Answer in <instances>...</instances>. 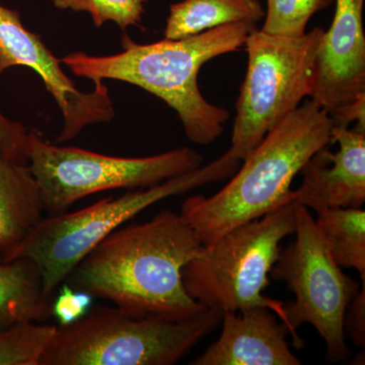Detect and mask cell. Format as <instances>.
Segmentation results:
<instances>
[{
  "label": "cell",
  "mask_w": 365,
  "mask_h": 365,
  "mask_svg": "<svg viewBox=\"0 0 365 365\" xmlns=\"http://www.w3.org/2000/svg\"><path fill=\"white\" fill-rule=\"evenodd\" d=\"M297 206L292 194L287 202L204 246L182 271L190 297L222 313L268 307L285 324V302L266 297L263 292L279 258L281 242L294 234Z\"/></svg>",
  "instance_id": "obj_6"
},
{
  "label": "cell",
  "mask_w": 365,
  "mask_h": 365,
  "mask_svg": "<svg viewBox=\"0 0 365 365\" xmlns=\"http://www.w3.org/2000/svg\"><path fill=\"white\" fill-rule=\"evenodd\" d=\"M265 307L223 312L220 338L192 365H300L287 326Z\"/></svg>",
  "instance_id": "obj_13"
},
{
  "label": "cell",
  "mask_w": 365,
  "mask_h": 365,
  "mask_svg": "<svg viewBox=\"0 0 365 365\" xmlns=\"http://www.w3.org/2000/svg\"><path fill=\"white\" fill-rule=\"evenodd\" d=\"M332 131V118L309 98L266 134L220 191L185 200L181 213L203 246L289 201L295 176L333 144Z\"/></svg>",
  "instance_id": "obj_3"
},
{
  "label": "cell",
  "mask_w": 365,
  "mask_h": 365,
  "mask_svg": "<svg viewBox=\"0 0 365 365\" xmlns=\"http://www.w3.org/2000/svg\"><path fill=\"white\" fill-rule=\"evenodd\" d=\"M240 163L227 151L207 165L146 190L108 197L73 212L44 216L9 261L28 258L35 262L46 294L53 297L79 262L125 222L163 199L232 177Z\"/></svg>",
  "instance_id": "obj_5"
},
{
  "label": "cell",
  "mask_w": 365,
  "mask_h": 365,
  "mask_svg": "<svg viewBox=\"0 0 365 365\" xmlns=\"http://www.w3.org/2000/svg\"><path fill=\"white\" fill-rule=\"evenodd\" d=\"M53 6L61 11L86 13L93 19L97 28L108 21L116 24L121 30L129 26L141 28L145 13L146 0H50Z\"/></svg>",
  "instance_id": "obj_20"
},
{
  "label": "cell",
  "mask_w": 365,
  "mask_h": 365,
  "mask_svg": "<svg viewBox=\"0 0 365 365\" xmlns=\"http://www.w3.org/2000/svg\"><path fill=\"white\" fill-rule=\"evenodd\" d=\"M334 0H267L262 32L299 37L307 33L312 16L324 11Z\"/></svg>",
  "instance_id": "obj_19"
},
{
  "label": "cell",
  "mask_w": 365,
  "mask_h": 365,
  "mask_svg": "<svg viewBox=\"0 0 365 365\" xmlns=\"http://www.w3.org/2000/svg\"><path fill=\"white\" fill-rule=\"evenodd\" d=\"M222 321V312L210 309L168 319L91 307L78 321L57 326L41 365H173Z\"/></svg>",
  "instance_id": "obj_4"
},
{
  "label": "cell",
  "mask_w": 365,
  "mask_h": 365,
  "mask_svg": "<svg viewBox=\"0 0 365 365\" xmlns=\"http://www.w3.org/2000/svg\"><path fill=\"white\" fill-rule=\"evenodd\" d=\"M297 239L284 250L271 269V278L282 281L295 294L294 302L284 304L285 325L297 349L304 341L297 329L311 324L326 343V359L347 361L351 351L346 344L344 317L359 292V282L342 272L334 261L323 235L309 209H295Z\"/></svg>",
  "instance_id": "obj_8"
},
{
  "label": "cell",
  "mask_w": 365,
  "mask_h": 365,
  "mask_svg": "<svg viewBox=\"0 0 365 365\" xmlns=\"http://www.w3.org/2000/svg\"><path fill=\"white\" fill-rule=\"evenodd\" d=\"M52 300L35 262L0 260V328L24 321L45 323L52 318Z\"/></svg>",
  "instance_id": "obj_15"
},
{
  "label": "cell",
  "mask_w": 365,
  "mask_h": 365,
  "mask_svg": "<svg viewBox=\"0 0 365 365\" xmlns=\"http://www.w3.org/2000/svg\"><path fill=\"white\" fill-rule=\"evenodd\" d=\"M365 282L362 290L355 295L347 307L344 317V331L359 347L365 344Z\"/></svg>",
  "instance_id": "obj_23"
},
{
  "label": "cell",
  "mask_w": 365,
  "mask_h": 365,
  "mask_svg": "<svg viewBox=\"0 0 365 365\" xmlns=\"http://www.w3.org/2000/svg\"><path fill=\"white\" fill-rule=\"evenodd\" d=\"M203 247L185 216L165 209L148 222L117 228L66 280L132 316L187 319L207 309L182 282L184 268Z\"/></svg>",
  "instance_id": "obj_1"
},
{
  "label": "cell",
  "mask_w": 365,
  "mask_h": 365,
  "mask_svg": "<svg viewBox=\"0 0 365 365\" xmlns=\"http://www.w3.org/2000/svg\"><path fill=\"white\" fill-rule=\"evenodd\" d=\"M93 297L88 292L64 285L58 297H53L52 317L59 326H66L85 316L91 307Z\"/></svg>",
  "instance_id": "obj_21"
},
{
  "label": "cell",
  "mask_w": 365,
  "mask_h": 365,
  "mask_svg": "<svg viewBox=\"0 0 365 365\" xmlns=\"http://www.w3.org/2000/svg\"><path fill=\"white\" fill-rule=\"evenodd\" d=\"M256 24L235 23L179 40L137 44L122 37V52L109 56L71 53L60 60L78 78L93 83L106 79L138 86L167 103L177 112L190 141L207 145L216 140L230 118L223 108L209 103L198 85L206 62L245 46Z\"/></svg>",
  "instance_id": "obj_2"
},
{
  "label": "cell",
  "mask_w": 365,
  "mask_h": 365,
  "mask_svg": "<svg viewBox=\"0 0 365 365\" xmlns=\"http://www.w3.org/2000/svg\"><path fill=\"white\" fill-rule=\"evenodd\" d=\"M16 66L35 71L54 98L64 119L58 143L71 140L88 125L108 122L114 117L104 83H95L91 93L79 91L40 36L25 28L19 11L0 4V76Z\"/></svg>",
  "instance_id": "obj_10"
},
{
  "label": "cell",
  "mask_w": 365,
  "mask_h": 365,
  "mask_svg": "<svg viewBox=\"0 0 365 365\" xmlns=\"http://www.w3.org/2000/svg\"><path fill=\"white\" fill-rule=\"evenodd\" d=\"M325 31L319 26L299 36L270 35L255 29L245 46L246 78L235 103L227 153L245 160L283 118L311 98L317 54Z\"/></svg>",
  "instance_id": "obj_7"
},
{
  "label": "cell",
  "mask_w": 365,
  "mask_h": 365,
  "mask_svg": "<svg viewBox=\"0 0 365 365\" xmlns=\"http://www.w3.org/2000/svg\"><path fill=\"white\" fill-rule=\"evenodd\" d=\"M29 167L48 215L66 212L81 199L115 189L150 188L202 165L189 148L145 158H118L47 143L29 132Z\"/></svg>",
  "instance_id": "obj_9"
},
{
  "label": "cell",
  "mask_w": 365,
  "mask_h": 365,
  "mask_svg": "<svg viewBox=\"0 0 365 365\" xmlns=\"http://www.w3.org/2000/svg\"><path fill=\"white\" fill-rule=\"evenodd\" d=\"M317 227L323 235L334 261L353 268L365 282V211L360 208H330L318 213Z\"/></svg>",
  "instance_id": "obj_17"
},
{
  "label": "cell",
  "mask_w": 365,
  "mask_h": 365,
  "mask_svg": "<svg viewBox=\"0 0 365 365\" xmlns=\"http://www.w3.org/2000/svg\"><path fill=\"white\" fill-rule=\"evenodd\" d=\"M332 143L307 160L300 170L302 182L292 191L295 202L317 213L330 208H360L365 201V128L333 127Z\"/></svg>",
  "instance_id": "obj_12"
},
{
  "label": "cell",
  "mask_w": 365,
  "mask_h": 365,
  "mask_svg": "<svg viewBox=\"0 0 365 365\" xmlns=\"http://www.w3.org/2000/svg\"><path fill=\"white\" fill-rule=\"evenodd\" d=\"M56 325L24 321L0 328V365H41Z\"/></svg>",
  "instance_id": "obj_18"
},
{
  "label": "cell",
  "mask_w": 365,
  "mask_h": 365,
  "mask_svg": "<svg viewBox=\"0 0 365 365\" xmlns=\"http://www.w3.org/2000/svg\"><path fill=\"white\" fill-rule=\"evenodd\" d=\"M264 16L259 0H182L170 6L165 37L182 39L230 24H257Z\"/></svg>",
  "instance_id": "obj_16"
},
{
  "label": "cell",
  "mask_w": 365,
  "mask_h": 365,
  "mask_svg": "<svg viewBox=\"0 0 365 365\" xmlns=\"http://www.w3.org/2000/svg\"><path fill=\"white\" fill-rule=\"evenodd\" d=\"M364 0H336L317 54L311 98L330 116L365 98Z\"/></svg>",
  "instance_id": "obj_11"
},
{
  "label": "cell",
  "mask_w": 365,
  "mask_h": 365,
  "mask_svg": "<svg viewBox=\"0 0 365 365\" xmlns=\"http://www.w3.org/2000/svg\"><path fill=\"white\" fill-rule=\"evenodd\" d=\"M44 213L39 187L29 165L0 155V260H9Z\"/></svg>",
  "instance_id": "obj_14"
},
{
  "label": "cell",
  "mask_w": 365,
  "mask_h": 365,
  "mask_svg": "<svg viewBox=\"0 0 365 365\" xmlns=\"http://www.w3.org/2000/svg\"><path fill=\"white\" fill-rule=\"evenodd\" d=\"M28 135L25 127L0 112V155L29 165Z\"/></svg>",
  "instance_id": "obj_22"
}]
</instances>
